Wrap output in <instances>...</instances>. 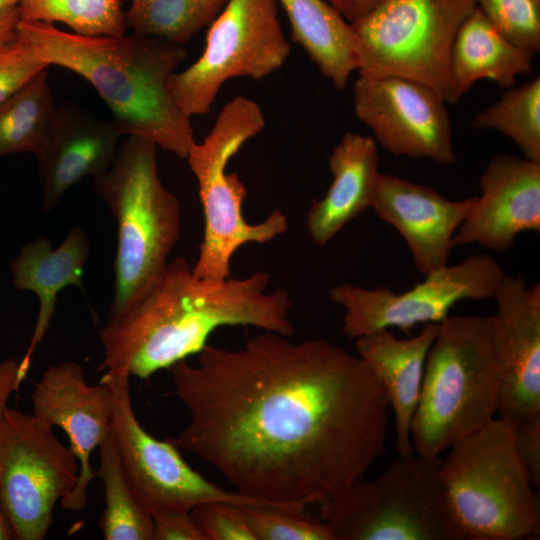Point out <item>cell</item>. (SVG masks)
Segmentation results:
<instances>
[{
  "instance_id": "cell-1",
  "label": "cell",
  "mask_w": 540,
  "mask_h": 540,
  "mask_svg": "<svg viewBox=\"0 0 540 540\" xmlns=\"http://www.w3.org/2000/svg\"><path fill=\"white\" fill-rule=\"evenodd\" d=\"M169 368L188 422L169 440L237 492L307 507L349 488L386 452V391L358 355L264 331L242 348L207 344Z\"/></svg>"
},
{
  "instance_id": "cell-2",
  "label": "cell",
  "mask_w": 540,
  "mask_h": 540,
  "mask_svg": "<svg viewBox=\"0 0 540 540\" xmlns=\"http://www.w3.org/2000/svg\"><path fill=\"white\" fill-rule=\"evenodd\" d=\"M270 278L210 281L183 257L168 262L150 286L99 331L103 360L97 371L146 379L198 354L223 326H254L290 337L291 300L283 289L266 292Z\"/></svg>"
},
{
  "instance_id": "cell-3",
  "label": "cell",
  "mask_w": 540,
  "mask_h": 540,
  "mask_svg": "<svg viewBox=\"0 0 540 540\" xmlns=\"http://www.w3.org/2000/svg\"><path fill=\"white\" fill-rule=\"evenodd\" d=\"M16 36L49 67H63L89 82L122 135L150 139L186 159L195 143L194 130L169 87L186 58L183 45L134 33L83 36L50 23L20 20Z\"/></svg>"
},
{
  "instance_id": "cell-4",
  "label": "cell",
  "mask_w": 540,
  "mask_h": 540,
  "mask_svg": "<svg viewBox=\"0 0 540 540\" xmlns=\"http://www.w3.org/2000/svg\"><path fill=\"white\" fill-rule=\"evenodd\" d=\"M500 393L491 316H448L427 354L411 422L414 452L440 457L498 416Z\"/></svg>"
},
{
  "instance_id": "cell-5",
  "label": "cell",
  "mask_w": 540,
  "mask_h": 540,
  "mask_svg": "<svg viewBox=\"0 0 540 540\" xmlns=\"http://www.w3.org/2000/svg\"><path fill=\"white\" fill-rule=\"evenodd\" d=\"M441 457L445 504L462 540L538 535L540 502L518 454L513 427L498 416Z\"/></svg>"
},
{
  "instance_id": "cell-6",
  "label": "cell",
  "mask_w": 540,
  "mask_h": 540,
  "mask_svg": "<svg viewBox=\"0 0 540 540\" xmlns=\"http://www.w3.org/2000/svg\"><path fill=\"white\" fill-rule=\"evenodd\" d=\"M157 149L150 139L127 136L110 168L93 179L95 193L117 224L114 293L107 317L150 286L180 238V203L159 177Z\"/></svg>"
},
{
  "instance_id": "cell-7",
  "label": "cell",
  "mask_w": 540,
  "mask_h": 540,
  "mask_svg": "<svg viewBox=\"0 0 540 540\" xmlns=\"http://www.w3.org/2000/svg\"><path fill=\"white\" fill-rule=\"evenodd\" d=\"M266 121L259 104L236 96L219 112L213 127L187 154V162L198 183L204 216L203 240L192 267L202 279L223 281L231 276L234 253L247 243L263 244L284 234L287 216L279 209L265 220L250 224L242 204L247 188L236 173H227V164L240 148L260 133Z\"/></svg>"
},
{
  "instance_id": "cell-8",
  "label": "cell",
  "mask_w": 540,
  "mask_h": 540,
  "mask_svg": "<svg viewBox=\"0 0 540 540\" xmlns=\"http://www.w3.org/2000/svg\"><path fill=\"white\" fill-rule=\"evenodd\" d=\"M440 457L399 456L374 479L362 477L319 505L335 540H462L440 480Z\"/></svg>"
},
{
  "instance_id": "cell-9",
  "label": "cell",
  "mask_w": 540,
  "mask_h": 540,
  "mask_svg": "<svg viewBox=\"0 0 540 540\" xmlns=\"http://www.w3.org/2000/svg\"><path fill=\"white\" fill-rule=\"evenodd\" d=\"M475 0H385L350 23L359 76H400L425 83L447 102L451 48Z\"/></svg>"
},
{
  "instance_id": "cell-10",
  "label": "cell",
  "mask_w": 540,
  "mask_h": 540,
  "mask_svg": "<svg viewBox=\"0 0 540 540\" xmlns=\"http://www.w3.org/2000/svg\"><path fill=\"white\" fill-rule=\"evenodd\" d=\"M275 0H229L208 27L205 47L190 66L169 80L174 101L188 117L210 111L229 79H263L290 54Z\"/></svg>"
},
{
  "instance_id": "cell-11",
  "label": "cell",
  "mask_w": 540,
  "mask_h": 540,
  "mask_svg": "<svg viewBox=\"0 0 540 540\" xmlns=\"http://www.w3.org/2000/svg\"><path fill=\"white\" fill-rule=\"evenodd\" d=\"M53 427L14 408L0 418V496L17 540H42L75 486L79 463Z\"/></svg>"
},
{
  "instance_id": "cell-12",
  "label": "cell",
  "mask_w": 540,
  "mask_h": 540,
  "mask_svg": "<svg viewBox=\"0 0 540 540\" xmlns=\"http://www.w3.org/2000/svg\"><path fill=\"white\" fill-rule=\"evenodd\" d=\"M129 375L103 374L113 391L110 428L125 478L139 501L151 514L165 509L191 510L210 501L242 506L304 510L303 506L266 502L224 489L192 469L169 439L159 440L138 421L130 396Z\"/></svg>"
},
{
  "instance_id": "cell-13",
  "label": "cell",
  "mask_w": 540,
  "mask_h": 540,
  "mask_svg": "<svg viewBox=\"0 0 540 540\" xmlns=\"http://www.w3.org/2000/svg\"><path fill=\"white\" fill-rule=\"evenodd\" d=\"M505 275L502 266L483 253L446 265L405 292L343 283L332 287L329 296L345 310L342 332L350 339L390 328L410 334L418 324L442 322L461 300L493 298Z\"/></svg>"
},
{
  "instance_id": "cell-14",
  "label": "cell",
  "mask_w": 540,
  "mask_h": 540,
  "mask_svg": "<svg viewBox=\"0 0 540 540\" xmlns=\"http://www.w3.org/2000/svg\"><path fill=\"white\" fill-rule=\"evenodd\" d=\"M444 97L431 86L400 76H359L353 87L357 118L391 154L456 160Z\"/></svg>"
},
{
  "instance_id": "cell-15",
  "label": "cell",
  "mask_w": 540,
  "mask_h": 540,
  "mask_svg": "<svg viewBox=\"0 0 540 540\" xmlns=\"http://www.w3.org/2000/svg\"><path fill=\"white\" fill-rule=\"evenodd\" d=\"M492 341L500 376L498 417L515 427L540 418V284L505 275L493 298Z\"/></svg>"
},
{
  "instance_id": "cell-16",
  "label": "cell",
  "mask_w": 540,
  "mask_h": 540,
  "mask_svg": "<svg viewBox=\"0 0 540 540\" xmlns=\"http://www.w3.org/2000/svg\"><path fill=\"white\" fill-rule=\"evenodd\" d=\"M32 414L68 436L70 448L79 463L74 488L60 501L69 511H80L87 503V488L96 474L90 458L110 429L113 391L100 380L86 381L80 364L66 361L52 365L42 375L31 394Z\"/></svg>"
},
{
  "instance_id": "cell-17",
  "label": "cell",
  "mask_w": 540,
  "mask_h": 540,
  "mask_svg": "<svg viewBox=\"0 0 540 540\" xmlns=\"http://www.w3.org/2000/svg\"><path fill=\"white\" fill-rule=\"evenodd\" d=\"M481 196L457 229L452 246L511 249L518 234L540 232V162L516 155L492 157L480 177Z\"/></svg>"
},
{
  "instance_id": "cell-18",
  "label": "cell",
  "mask_w": 540,
  "mask_h": 540,
  "mask_svg": "<svg viewBox=\"0 0 540 540\" xmlns=\"http://www.w3.org/2000/svg\"><path fill=\"white\" fill-rule=\"evenodd\" d=\"M474 200H449L432 187L379 172L370 207L401 234L425 277L448 265L452 239Z\"/></svg>"
},
{
  "instance_id": "cell-19",
  "label": "cell",
  "mask_w": 540,
  "mask_h": 540,
  "mask_svg": "<svg viewBox=\"0 0 540 540\" xmlns=\"http://www.w3.org/2000/svg\"><path fill=\"white\" fill-rule=\"evenodd\" d=\"M123 136L112 120H103L71 104L57 105L47 139L36 155L44 212L84 178L107 171Z\"/></svg>"
},
{
  "instance_id": "cell-20",
  "label": "cell",
  "mask_w": 540,
  "mask_h": 540,
  "mask_svg": "<svg viewBox=\"0 0 540 540\" xmlns=\"http://www.w3.org/2000/svg\"><path fill=\"white\" fill-rule=\"evenodd\" d=\"M89 250L86 231L81 226H75L58 247L53 248L47 237L40 236L25 244L11 261L14 286L33 292L39 299L35 328L18 366V387L30 369L36 348L47 333L58 294L70 285L84 291L82 280Z\"/></svg>"
},
{
  "instance_id": "cell-21",
  "label": "cell",
  "mask_w": 540,
  "mask_h": 540,
  "mask_svg": "<svg viewBox=\"0 0 540 540\" xmlns=\"http://www.w3.org/2000/svg\"><path fill=\"white\" fill-rule=\"evenodd\" d=\"M438 324H425L416 336L401 339L383 329L355 339L357 355L382 383L395 417L399 456L414 452L411 422L419 401L428 351Z\"/></svg>"
},
{
  "instance_id": "cell-22",
  "label": "cell",
  "mask_w": 540,
  "mask_h": 540,
  "mask_svg": "<svg viewBox=\"0 0 540 540\" xmlns=\"http://www.w3.org/2000/svg\"><path fill=\"white\" fill-rule=\"evenodd\" d=\"M378 166L372 136L347 132L333 148L329 157L332 183L323 198L312 201L306 219L308 233L319 247L370 207Z\"/></svg>"
},
{
  "instance_id": "cell-23",
  "label": "cell",
  "mask_w": 540,
  "mask_h": 540,
  "mask_svg": "<svg viewBox=\"0 0 540 540\" xmlns=\"http://www.w3.org/2000/svg\"><path fill=\"white\" fill-rule=\"evenodd\" d=\"M534 56L503 37L475 6L451 48L447 102H457L481 79H490L501 88L513 86L517 76L531 73Z\"/></svg>"
},
{
  "instance_id": "cell-24",
  "label": "cell",
  "mask_w": 540,
  "mask_h": 540,
  "mask_svg": "<svg viewBox=\"0 0 540 540\" xmlns=\"http://www.w3.org/2000/svg\"><path fill=\"white\" fill-rule=\"evenodd\" d=\"M275 1L288 17L292 39L335 88L343 89L359 67L351 24L325 0Z\"/></svg>"
},
{
  "instance_id": "cell-25",
  "label": "cell",
  "mask_w": 540,
  "mask_h": 540,
  "mask_svg": "<svg viewBox=\"0 0 540 540\" xmlns=\"http://www.w3.org/2000/svg\"><path fill=\"white\" fill-rule=\"evenodd\" d=\"M57 105L48 83V69L0 105V157L32 153L43 147Z\"/></svg>"
},
{
  "instance_id": "cell-26",
  "label": "cell",
  "mask_w": 540,
  "mask_h": 540,
  "mask_svg": "<svg viewBox=\"0 0 540 540\" xmlns=\"http://www.w3.org/2000/svg\"><path fill=\"white\" fill-rule=\"evenodd\" d=\"M95 472L104 485L105 508L99 526L105 540H153V519L133 494L123 473L111 428L100 445Z\"/></svg>"
},
{
  "instance_id": "cell-27",
  "label": "cell",
  "mask_w": 540,
  "mask_h": 540,
  "mask_svg": "<svg viewBox=\"0 0 540 540\" xmlns=\"http://www.w3.org/2000/svg\"><path fill=\"white\" fill-rule=\"evenodd\" d=\"M229 0H130L125 12L132 33L173 44L189 42L209 27Z\"/></svg>"
},
{
  "instance_id": "cell-28",
  "label": "cell",
  "mask_w": 540,
  "mask_h": 540,
  "mask_svg": "<svg viewBox=\"0 0 540 540\" xmlns=\"http://www.w3.org/2000/svg\"><path fill=\"white\" fill-rule=\"evenodd\" d=\"M476 129H494L509 137L524 157L540 162V77L510 88L472 120Z\"/></svg>"
},
{
  "instance_id": "cell-29",
  "label": "cell",
  "mask_w": 540,
  "mask_h": 540,
  "mask_svg": "<svg viewBox=\"0 0 540 540\" xmlns=\"http://www.w3.org/2000/svg\"><path fill=\"white\" fill-rule=\"evenodd\" d=\"M123 0H19L20 21L62 23L83 36H122L126 33Z\"/></svg>"
},
{
  "instance_id": "cell-30",
  "label": "cell",
  "mask_w": 540,
  "mask_h": 540,
  "mask_svg": "<svg viewBox=\"0 0 540 540\" xmlns=\"http://www.w3.org/2000/svg\"><path fill=\"white\" fill-rule=\"evenodd\" d=\"M244 512L256 540H335L327 524L305 510L244 506Z\"/></svg>"
},
{
  "instance_id": "cell-31",
  "label": "cell",
  "mask_w": 540,
  "mask_h": 540,
  "mask_svg": "<svg viewBox=\"0 0 540 540\" xmlns=\"http://www.w3.org/2000/svg\"><path fill=\"white\" fill-rule=\"evenodd\" d=\"M490 23L516 46L540 51V0H475Z\"/></svg>"
},
{
  "instance_id": "cell-32",
  "label": "cell",
  "mask_w": 540,
  "mask_h": 540,
  "mask_svg": "<svg viewBox=\"0 0 540 540\" xmlns=\"http://www.w3.org/2000/svg\"><path fill=\"white\" fill-rule=\"evenodd\" d=\"M190 515L204 540H256L242 505L204 502L194 506Z\"/></svg>"
},
{
  "instance_id": "cell-33",
  "label": "cell",
  "mask_w": 540,
  "mask_h": 540,
  "mask_svg": "<svg viewBox=\"0 0 540 540\" xmlns=\"http://www.w3.org/2000/svg\"><path fill=\"white\" fill-rule=\"evenodd\" d=\"M48 68L15 34L0 49V105Z\"/></svg>"
},
{
  "instance_id": "cell-34",
  "label": "cell",
  "mask_w": 540,
  "mask_h": 540,
  "mask_svg": "<svg viewBox=\"0 0 540 540\" xmlns=\"http://www.w3.org/2000/svg\"><path fill=\"white\" fill-rule=\"evenodd\" d=\"M151 515L153 540H204L189 510L165 509Z\"/></svg>"
},
{
  "instance_id": "cell-35",
  "label": "cell",
  "mask_w": 540,
  "mask_h": 540,
  "mask_svg": "<svg viewBox=\"0 0 540 540\" xmlns=\"http://www.w3.org/2000/svg\"><path fill=\"white\" fill-rule=\"evenodd\" d=\"M513 427V426H512ZM518 454L532 484L540 486V418L513 427Z\"/></svg>"
},
{
  "instance_id": "cell-36",
  "label": "cell",
  "mask_w": 540,
  "mask_h": 540,
  "mask_svg": "<svg viewBox=\"0 0 540 540\" xmlns=\"http://www.w3.org/2000/svg\"><path fill=\"white\" fill-rule=\"evenodd\" d=\"M19 362L13 358L0 361V418L7 407V402L13 392H17Z\"/></svg>"
},
{
  "instance_id": "cell-37",
  "label": "cell",
  "mask_w": 540,
  "mask_h": 540,
  "mask_svg": "<svg viewBox=\"0 0 540 540\" xmlns=\"http://www.w3.org/2000/svg\"><path fill=\"white\" fill-rule=\"evenodd\" d=\"M349 23L363 17L385 0H325Z\"/></svg>"
},
{
  "instance_id": "cell-38",
  "label": "cell",
  "mask_w": 540,
  "mask_h": 540,
  "mask_svg": "<svg viewBox=\"0 0 540 540\" xmlns=\"http://www.w3.org/2000/svg\"><path fill=\"white\" fill-rule=\"evenodd\" d=\"M18 21L17 7L0 14V49L14 38Z\"/></svg>"
},
{
  "instance_id": "cell-39",
  "label": "cell",
  "mask_w": 540,
  "mask_h": 540,
  "mask_svg": "<svg viewBox=\"0 0 540 540\" xmlns=\"http://www.w3.org/2000/svg\"><path fill=\"white\" fill-rule=\"evenodd\" d=\"M16 539L15 532L0 496V540Z\"/></svg>"
},
{
  "instance_id": "cell-40",
  "label": "cell",
  "mask_w": 540,
  "mask_h": 540,
  "mask_svg": "<svg viewBox=\"0 0 540 540\" xmlns=\"http://www.w3.org/2000/svg\"><path fill=\"white\" fill-rule=\"evenodd\" d=\"M19 0H0V14L16 8Z\"/></svg>"
}]
</instances>
